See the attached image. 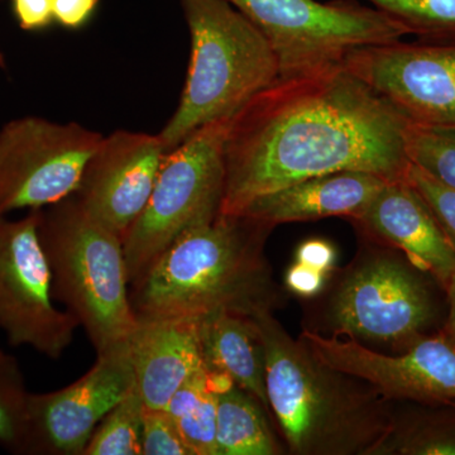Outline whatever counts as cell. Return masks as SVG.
<instances>
[{
  "label": "cell",
  "instance_id": "4fadbf2b",
  "mask_svg": "<svg viewBox=\"0 0 455 455\" xmlns=\"http://www.w3.org/2000/svg\"><path fill=\"white\" fill-rule=\"evenodd\" d=\"M82 379L29 394L27 455H83L100 421L136 387L127 343L99 353Z\"/></svg>",
  "mask_w": 455,
  "mask_h": 455
},
{
  "label": "cell",
  "instance_id": "d6a6232c",
  "mask_svg": "<svg viewBox=\"0 0 455 455\" xmlns=\"http://www.w3.org/2000/svg\"><path fill=\"white\" fill-rule=\"evenodd\" d=\"M0 373H20L16 358L3 349H0Z\"/></svg>",
  "mask_w": 455,
  "mask_h": 455
},
{
  "label": "cell",
  "instance_id": "1f68e13d",
  "mask_svg": "<svg viewBox=\"0 0 455 455\" xmlns=\"http://www.w3.org/2000/svg\"><path fill=\"white\" fill-rule=\"evenodd\" d=\"M445 295H447L448 314L444 325H443L442 328L444 329L445 333H447L451 339L455 340V280L449 284Z\"/></svg>",
  "mask_w": 455,
  "mask_h": 455
},
{
  "label": "cell",
  "instance_id": "484cf974",
  "mask_svg": "<svg viewBox=\"0 0 455 455\" xmlns=\"http://www.w3.org/2000/svg\"><path fill=\"white\" fill-rule=\"evenodd\" d=\"M142 455H194L178 424L164 409L143 414Z\"/></svg>",
  "mask_w": 455,
  "mask_h": 455
},
{
  "label": "cell",
  "instance_id": "5b68a950",
  "mask_svg": "<svg viewBox=\"0 0 455 455\" xmlns=\"http://www.w3.org/2000/svg\"><path fill=\"white\" fill-rule=\"evenodd\" d=\"M38 232L53 298L83 326L97 355L127 343L139 319L132 309L121 236L75 196L41 209Z\"/></svg>",
  "mask_w": 455,
  "mask_h": 455
},
{
  "label": "cell",
  "instance_id": "d6986e66",
  "mask_svg": "<svg viewBox=\"0 0 455 455\" xmlns=\"http://www.w3.org/2000/svg\"><path fill=\"white\" fill-rule=\"evenodd\" d=\"M232 379L203 366L182 383L164 407L194 455H218V397Z\"/></svg>",
  "mask_w": 455,
  "mask_h": 455
},
{
  "label": "cell",
  "instance_id": "3957f363",
  "mask_svg": "<svg viewBox=\"0 0 455 455\" xmlns=\"http://www.w3.org/2000/svg\"><path fill=\"white\" fill-rule=\"evenodd\" d=\"M253 320L265 348L269 410L290 453L376 455L394 423L388 401L367 382L320 362L274 311Z\"/></svg>",
  "mask_w": 455,
  "mask_h": 455
},
{
  "label": "cell",
  "instance_id": "52a82bcc",
  "mask_svg": "<svg viewBox=\"0 0 455 455\" xmlns=\"http://www.w3.org/2000/svg\"><path fill=\"white\" fill-rule=\"evenodd\" d=\"M259 27L276 52L280 79L343 64L350 51L398 41L406 32L353 0H228Z\"/></svg>",
  "mask_w": 455,
  "mask_h": 455
},
{
  "label": "cell",
  "instance_id": "8992f818",
  "mask_svg": "<svg viewBox=\"0 0 455 455\" xmlns=\"http://www.w3.org/2000/svg\"><path fill=\"white\" fill-rule=\"evenodd\" d=\"M230 119L194 132L164 157L146 208L123 238L130 284L179 238L220 214Z\"/></svg>",
  "mask_w": 455,
  "mask_h": 455
},
{
  "label": "cell",
  "instance_id": "ffe728a7",
  "mask_svg": "<svg viewBox=\"0 0 455 455\" xmlns=\"http://www.w3.org/2000/svg\"><path fill=\"white\" fill-rule=\"evenodd\" d=\"M256 398L233 383L218 397V455L283 454Z\"/></svg>",
  "mask_w": 455,
  "mask_h": 455
},
{
  "label": "cell",
  "instance_id": "e0dca14e",
  "mask_svg": "<svg viewBox=\"0 0 455 455\" xmlns=\"http://www.w3.org/2000/svg\"><path fill=\"white\" fill-rule=\"evenodd\" d=\"M387 182L391 181L359 171L326 173L257 197L238 215L272 228L331 217L353 220Z\"/></svg>",
  "mask_w": 455,
  "mask_h": 455
},
{
  "label": "cell",
  "instance_id": "7a4b0ae2",
  "mask_svg": "<svg viewBox=\"0 0 455 455\" xmlns=\"http://www.w3.org/2000/svg\"><path fill=\"white\" fill-rule=\"evenodd\" d=\"M272 229L245 215L220 214L191 230L130 284L132 309L137 317L190 319L274 311L281 296L265 256Z\"/></svg>",
  "mask_w": 455,
  "mask_h": 455
},
{
  "label": "cell",
  "instance_id": "603a6c76",
  "mask_svg": "<svg viewBox=\"0 0 455 455\" xmlns=\"http://www.w3.org/2000/svg\"><path fill=\"white\" fill-rule=\"evenodd\" d=\"M146 405L134 387L98 425L83 455H142Z\"/></svg>",
  "mask_w": 455,
  "mask_h": 455
},
{
  "label": "cell",
  "instance_id": "30bf717a",
  "mask_svg": "<svg viewBox=\"0 0 455 455\" xmlns=\"http://www.w3.org/2000/svg\"><path fill=\"white\" fill-rule=\"evenodd\" d=\"M40 211L17 220L0 215V329L12 346L31 347L56 361L73 343L79 324L53 304L52 274L38 232Z\"/></svg>",
  "mask_w": 455,
  "mask_h": 455
},
{
  "label": "cell",
  "instance_id": "9a60e30c",
  "mask_svg": "<svg viewBox=\"0 0 455 455\" xmlns=\"http://www.w3.org/2000/svg\"><path fill=\"white\" fill-rule=\"evenodd\" d=\"M368 235L397 248L447 291L455 280V252L429 205L407 180L387 182L352 220Z\"/></svg>",
  "mask_w": 455,
  "mask_h": 455
},
{
  "label": "cell",
  "instance_id": "83f0119b",
  "mask_svg": "<svg viewBox=\"0 0 455 455\" xmlns=\"http://www.w3.org/2000/svg\"><path fill=\"white\" fill-rule=\"evenodd\" d=\"M18 25L25 31H42L55 22L52 0H12Z\"/></svg>",
  "mask_w": 455,
  "mask_h": 455
},
{
  "label": "cell",
  "instance_id": "6da1fadb",
  "mask_svg": "<svg viewBox=\"0 0 455 455\" xmlns=\"http://www.w3.org/2000/svg\"><path fill=\"white\" fill-rule=\"evenodd\" d=\"M410 122L343 66L280 79L230 119L220 214L302 180L359 171L406 180Z\"/></svg>",
  "mask_w": 455,
  "mask_h": 455
},
{
  "label": "cell",
  "instance_id": "cb8c5ba5",
  "mask_svg": "<svg viewBox=\"0 0 455 455\" xmlns=\"http://www.w3.org/2000/svg\"><path fill=\"white\" fill-rule=\"evenodd\" d=\"M406 154L410 163L455 190V130L410 123Z\"/></svg>",
  "mask_w": 455,
  "mask_h": 455
},
{
  "label": "cell",
  "instance_id": "f546056e",
  "mask_svg": "<svg viewBox=\"0 0 455 455\" xmlns=\"http://www.w3.org/2000/svg\"><path fill=\"white\" fill-rule=\"evenodd\" d=\"M296 262L322 272L326 276V274L334 267L335 251L328 242L310 239L299 248Z\"/></svg>",
  "mask_w": 455,
  "mask_h": 455
},
{
  "label": "cell",
  "instance_id": "4dcf8cb0",
  "mask_svg": "<svg viewBox=\"0 0 455 455\" xmlns=\"http://www.w3.org/2000/svg\"><path fill=\"white\" fill-rule=\"evenodd\" d=\"M325 277L322 272L296 262L287 271L286 286L301 298H313L324 286Z\"/></svg>",
  "mask_w": 455,
  "mask_h": 455
},
{
  "label": "cell",
  "instance_id": "7402d4cb",
  "mask_svg": "<svg viewBox=\"0 0 455 455\" xmlns=\"http://www.w3.org/2000/svg\"><path fill=\"white\" fill-rule=\"evenodd\" d=\"M419 41H455V0H367Z\"/></svg>",
  "mask_w": 455,
  "mask_h": 455
},
{
  "label": "cell",
  "instance_id": "ac0fdd59",
  "mask_svg": "<svg viewBox=\"0 0 455 455\" xmlns=\"http://www.w3.org/2000/svg\"><path fill=\"white\" fill-rule=\"evenodd\" d=\"M196 322L204 366L232 379L271 415L265 348L253 317L218 311L197 317Z\"/></svg>",
  "mask_w": 455,
  "mask_h": 455
},
{
  "label": "cell",
  "instance_id": "277c9868",
  "mask_svg": "<svg viewBox=\"0 0 455 455\" xmlns=\"http://www.w3.org/2000/svg\"><path fill=\"white\" fill-rule=\"evenodd\" d=\"M191 52L178 109L158 133L167 151L211 123L230 119L280 80L276 52L228 0H180Z\"/></svg>",
  "mask_w": 455,
  "mask_h": 455
},
{
  "label": "cell",
  "instance_id": "4316f807",
  "mask_svg": "<svg viewBox=\"0 0 455 455\" xmlns=\"http://www.w3.org/2000/svg\"><path fill=\"white\" fill-rule=\"evenodd\" d=\"M406 180L429 205L455 252V190L440 184L412 164L407 171Z\"/></svg>",
  "mask_w": 455,
  "mask_h": 455
},
{
  "label": "cell",
  "instance_id": "8fae6325",
  "mask_svg": "<svg viewBox=\"0 0 455 455\" xmlns=\"http://www.w3.org/2000/svg\"><path fill=\"white\" fill-rule=\"evenodd\" d=\"M341 66L412 124L455 130V41L370 44Z\"/></svg>",
  "mask_w": 455,
  "mask_h": 455
},
{
  "label": "cell",
  "instance_id": "f1b7e54d",
  "mask_svg": "<svg viewBox=\"0 0 455 455\" xmlns=\"http://www.w3.org/2000/svg\"><path fill=\"white\" fill-rule=\"evenodd\" d=\"M99 0H52L53 20L68 29H79L89 22Z\"/></svg>",
  "mask_w": 455,
  "mask_h": 455
},
{
  "label": "cell",
  "instance_id": "2e32d148",
  "mask_svg": "<svg viewBox=\"0 0 455 455\" xmlns=\"http://www.w3.org/2000/svg\"><path fill=\"white\" fill-rule=\"evenodd\" d=\"M128 339L136 387L148 409H164L188 377L204 366L196 319L137 317Z\"/></svg>",
  "mask_w": 455,
  "mask_h": 455
},
{
  "label": "cell",
  "instance_id": "9c48e42d",
  "mask_svg": "<svg viewBox=\"0 0 455 455\" xmlns=\"http://www.w3.org/2000/svg\"><path fill=\"white\" fill-rule=\"evenodd\" d=\"M434 283V278L409 260H367L347 277L335 295L331 319L337 335L406 349L430 334L438 322Z\"/></svg>",
  "mask_w": 455,
  "mask_h": 455
},
{
  "label": "cell",
  "instance_id": "7c38bea8",
  "mask_svg": "<svg viewBox=\"0 0 455 455\" xmlns=\"http://www.w3.org/2000/svg\"><path fill=\"white\" fill-rule=\"evenodd\" d=\"M300 339L326 366L367 382L387 401L455 403V340L443 328L397 355H382L339 335L304 331Z\"/></svg>",
  "mask_w": 455,
  "mask_h": 455
},
{
  "label": "cell",
  "instance_id": "5bb4252c",
  "mask_svg": "<svg viewBox=\"0 0 455 455\" xmlns=\"http://www.w3.org/2000/svg\"><path fill=\"white\" fill-rule=\"evenodd\" d=\"M167 154L158 134L114 132L90 158L75 196L123 241L146 208Z\"/></svg>",
  "mask_w": 455,
  "mask_h": 455
},
{
  "label": "cell",
  "instance_id": "ba28073f",
  "mask_svg": "<svg viewBox=\"0 0 455 455\" xmlns=\"http://www.w3.org/2000/svg\"><path fill=\"white\" fill-rule=\"evenodd\" d=\"M103 134L40 116L0 130V215L40 211L73 196Z\"/></svg>",
  "mask_w": 455,
  "mask_h": 455
},
{
  "label": "cell",
  "instance_id": "44dd1931",
  "mask_svg": "<svg viewBox=\"0 0 455 455\" xmlns=\"http://www.w3.org/2000/svg\"><path fill=\"white\" fill-rule=\"evenodd\" d=\"M455 455V403H418L395 414L376 455Z\"/></svg>",
  "mask_w": 455,
  "mask_h": 455
},
{
  "label": "cell",
  "instance_id": "d4e9b609",
  "mask_svg": "<svg viewBox=\"0 0 455 455\" xmlns=\"http://www.w3.org/2000/svg\"><path fill=\"white\" fill-rule=\"evenodd\" d=\"M28 397L22 373H0V445L11 453L25 454Z\"/></svg>",
  "mask_w": 455,
  "mask_h": 455
}]
</instances>
